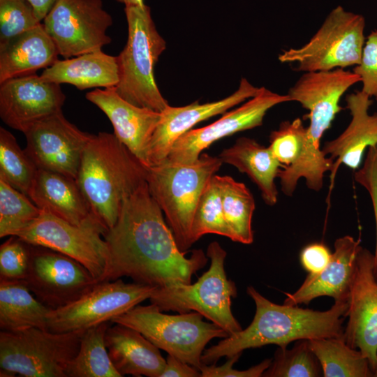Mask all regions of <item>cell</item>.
Wrapping results in <instances>:
<instances>
[{"label": "cell", "instance_id": "8d00e7d4", "mask_svg": "<svg viewBox=\"0 0 377 377\" xmlns=\"http://www.w3.org/2000/svg\"><path fill=\"white\" fill-rule=\"evenodd\" d=\"M40 23L34 8L27 0H0V43Z\"/></svg>", "mask_w": 377, "mask_h": 377}, {"label": "cell", "instance_id": "d6a6232c", "mask_svg": "<svg viewBox=\"0 0 377 377\" xmlns=\"http://www.w3.org/2000/svg\"><path fill=\"white\" fill-rule=\"evenodd\" d=\"M31 200L0 177V237L17 236L40 214Z\"/></svg>", "mask_w": 377, "mask_h": 377}, {"label": "cell", "instance_id": "7bdbcfd3", "mask_svg": "<svg viewBox=\"0 0 377 377\" xmlns=\"http://www.w3.org/2000/svg\"><path fill=\"white\" fill-rule=\"evenodd\" d=\"M160 377H201V373L198 369L168 355Z\"/></svg>", "mask_w": 377, "mask_h": 377}, {"label": "cell", "instance_id": "52a82bcc", "mask_svg": "<svg viewBox=\"0 0 377 377\" xmlns=\"http://www.w3.org/2000/svg\"><path fill=\"white\" fill-rule=\"evenodd\" d=\"M195 311L168 315L155 304L137 305L112 319L140 332L158 348L182 361L200 369L206 345L214 338L229 336L223 329L202 320Z\"/></svg>", "mask_w": 377, "mask_h": 377}, {"label": "cell", "instance_id": "bcb514c9", "mask_svg": "<svg viewBox=\"0 0 377 377\" xmlns=\"http://www.w3.org/2000/svg\"><path fill=\"white\" fill-rule=\"evenodd\" d=\"M373 376L377 377V363L375 368L373 370Z\"/></svg>", "mask_w": 377, "mask_h": 377}, {"label": "cell", "instance_id": "7402d4cb", "mask_svg": "<svg viewBox=\"0 0 377 377\" xmlns=\"http://www.w3.org/2000/svg\"><path fill=\"white\" fill-rule=\"evenodd\" d=\"M362 90L346 97V108L351 119L345 130L336 138L325 143L322 150L334 161L331 172L332 183L341 164L358 169L364 153L377 145V112L369 114L372 100Z\"/></svg>", "mask_w": 377, "mask_h": 377}, {"label": "cell", "instance_id": "4dcf8cb0", "mask_svg": "<svg viewBox=\"0 0 377 377\" xmlns=\"http://www.w3.org/2000/svg\"><path fill=\"white\" fill-rule=\"evenodd\" d=\"M108 322L87 329L79 350L66 371L67 377H121L113 365L105 341Z\"/></svg>", "mask_w": 377, "mask_h": 377}, {"label": "cell", "instance_id": "484cf974", "mask_svg": "<svg viewBox=\"0 0 377 377\" xmlns=\"http://www.w3.org/2000/svg\"><path fill=\"white\" fill-rule=\"evenodd\" d=\"M48 82L70 84L80 90L115 87L119 82L117 57L101 50L57 59L40 75Z\"/></svg>", "mask_w": 377, "mask_h": 377}, {"label": "cell", "instance_id": "ee69618b", "mask_svg": "<svg viewBox=\"0 0 377 377\" xmlns=\"http://www.w3.org/2000/svg\"><path fill=\"white\" fill-rule=\"evenodd\" d=\"M34 8L40 20L43 21L58 0H27Z\"/></svg>", "mask_w": 377, "mask_h": 377}, {"label": "cell", "instance_id": "f35d334b", "mask_svg": "<svg viewBox=\"0 0 377 377\" xmlns=\"http://www.w3.org/2000/svg\"><path fill=\"white\" fill-rule=\"evenodd\" d=\"M353 71L360 77L361 90L377 101V30L367 36L360 63Z\"/></svg>", "mask_w": 377, "mask_h": 377}, {"label": "cell", "instance_id": "2e32d148", "mask_svg": "<svg viewBox=\"0 0 377 377\" xmlns=\"http://www.w3.org/2000/svg\"><path fill=\"white\" fill-rule=\"evenodd\" d=\"M289 101L287 94H279L262 87L258 94L239 108L226 112L214 123L191 129L180 136L174 142L166 159L179 163H193L214 142L237 132L262 126L269 110Z\"/></svg>", "mask_w": 377, "mask_h": 377}, {"label": "cell", "instance_id": "7a4b0ae2", "mask_svg": "<svg viewBox=\"0 0 377 377\" xmlns=\"http://www.w3.org/2000/svg\"><path fill=\"white\" fill-rule=\"evenodd\" d=\"M246 292L256 305L252 322L246 329L205 349L201 356L203 364H215L221 357L228 358L246 349L269 344L286 348L300 339L343 337L347 301H334L330 309L320 311L275 304L251 286Z\"/></svg>", "mask_w": 377, "mask_h": 377}, {"label": "cell", "instance_id": "8992f818", "mask_svg": "<svg viewBox=\"0 0 377 377\" xmlns=\"http://www.w3.org/2000/svg\"><path fill=\"white\" fill-rule=\"evenodd\" d=\"M207 256L210 266L195 283L157 288L149 300L162 311L198 312L230 335L242 328L231 311V300L237 291L225 272L227 253L219 242H213L207 247Z\"/></svg>", "mask_w": 377, "mask_h": 377}, {"label": "cell", "instance_id": "d590c367", "mask_svg": "<svg viewBox=\"0 0 377 377\" xmlns=\"http://www.w3.org/2000/svg\"><path fill=\"white\" fill-rule=\"evenodd\" d=\"M307 138V128L300 118L283 121L278 129L271 132L269 147L282 164L281 168L290 167L298 161Z\"/></svg>", "mask_w": 377, "mask_h": 377}, {"label": "cell", "instance_id": "3957f363", "mask_svg": "<svg viewBox=\"0 0 377 377\" xmlns=\"http://www.w3.org/2000/svg\"><path fill=\"white\" fill-rule=\"evenodd\" d=\"M147 175V167L114 133L100 132L84 149L76 180L91 214L108 230Z\"/></svg>", "mask_w": 377, "mask_h": 377}, {"label": "cell", "instance_id": "83f0119b", "mask_svg": "<svg viewBox=\"0 0 377 377\" xmlns=\"http://www.w3.org/2000/svg\"><path fill=\"white\" fill-rule=\"evenodd\" d=\"M50 310L35 297L24 280L0 279L1 330H47Z\"/></svg>", "mask_w": 377, "mask_h": 377}, {"label": "cell", "instance_id": "836d02e7", "mask_svg": "<svg viewBox=\"0 0 377 377\" xmlns=\"http://www.w3.org/2000/svg\"><path fill=\"white\" fill-rule=\"evenodd\" d=\"M206 234H216L231 239V232L224 218L217 175L212 176L198 202L191 226L193 243Z\"/></svg>", "mask_w": 377, "mask_h": 377}, {"label": "cell", "instance_id": "e0dca14e", "mask_svg": "<svg viewBox=\"0 0 377 377\" xmlns=\"http://www.w3.org/2000/svg\"><path fill=\"white\" fill-rule=\"evenodd\" d=\"M374 254L361 246L348 298V322L343 338L368 359L373 370L377 363V281L373 271Z\"/></svg>", "mask_w": 377, "mask_h": 377}, {"label": "cell", "instance_id": "30bf717a", "mask_svg": "<svg viewBox=\"0 0 377 377\" xmlns=\"http://www.w3.org/2000/svg\"><path fill=\"white\" fill-rule=\"evenodd\" d=\"M107 230L96 219L77 226L42 211L17 237L73 258L101 282L109 260L108 246L103 238Z\"/></svg>", "mask_w": 377, "mask_h": 377}, {"label": "cell", "instance_id": "277c9868", "mask_svg": "<svg viewBox=\"0 0 377 377\" xmlns=\"http://www.w3.org/2000/svg\"><path fill=\"white\" fill-rule=\"evenodd\" d=\"M128 39L117 56L119 82L117 93L140 108L162 112L168 105L155 80L154 68L166 42L158 32L146 4L124 8Z\"/></svg>", "mask_w": 377, "mask_h": 377}, {"label": "cell", "instance_id": "8fae6325", "mask_svg": "<svg viewBox=\"0 0 377 377\" xmlns=\"http://www.w3.org/2000/svg\"><path fill=\"white\" fill-rule=\"evenodd\" d=\"M156 288L135 282L127 283L119 279L99 282L74 302L51 309L47 330L55 333L69 332L111 322L149 299Z\"/></svg>", "mask_w": 377, "mask_h": 377}, {"label": "cell", "instance_id": "4fadbf2b", "mask_svg": "<svg viewBox=\"0 0 377 377\" xmlns=\"http://www.w3.org/2000/svg\"><path fill=\"white\" fill-rule=\"evenodd\" d=\"M24 280L35 297L51 309L74 302L99 283L77 260L33 244Z\"/></svg>", "mask_w": 377, "mask_h": 377}, {"label": "cell", "instance_id": "9c48e42d", "mask_svg": "<svg viewBox=\"0 0 377 377\" xmlns=\"http://www.w3.org/2000/svg\"><path fill=\"white\" fill-rule=\"evenodd\" d=\"M365 19L341 6L333 8L310 40L299 47L283 50L278 57L283 64H295L297 71H327L360 63Z\"/></svg>", "mask_w": 377, "mask_h": 377}, {"label": "cell", "instance_id": "ac0fdd59", "mask_svg": "<svg viewBox=\"0 0 377 377\" xmlns=\"http://www.w3.org/2000/svg\"><path fill=\"white\" fill-rule=\"evenodd\" d=\"M0 84V117L7 126L22 133L36 121L61 112L66 100L60 84L35 73Z\"/></svg>", "mask_w": 377, "mask_h": 377}, {"label": "cell", "instance_id": "6da1fadb", "mask_svg": "<svg viewBox=\"0 0 377 377\" xmlns=\"http://www.w3.org/2000/svg\"><path fill=\"white\" fill-rule=\"evenodd\" d=\"M162 212L146 181L124 200L116 223L103 235L109 260L102 281L128 276L157 288L191 283L192 276L207 264V256L195 249L186 257Z\"/></svg>", "mask_w": 377, "mask_h": 377}, {"label": "cell", "instance_id": "e575fe53", "mask_svg": "<svg viewBox=\"0 0 377 377\" xmlns=\"http://www.w3.org/2000/svg\"><path fill=\"white\" fill-rule=\"evenodd\" d=\"M320 364L313 352L309 339L295 341L290 348L278 347L265 377H319Z\"/></svg>", "mask_w": 377, "mask_h": 377}, {"label": "cell", "instance_id": "4316f807", "mask_svg": "<svg viewBox=\"0 0 377 377\" xmlns=\"http://www.w3.org/2000/svg\"><path fill=\"white\" fill-rule=\"evenodd\" d=\"M223 163L245 173L259 188L264 202L274 205L278 200L275 179L282 168L269 147L246 137L238 138L235 144L223 149L219 156Z\"/></svg>", "mask_w": 377, "mask_h": 377}, {"label": "cell", "instance_id": "9a60e30c", "mask_svg": "<svg viewBox=\"0 0 377 377\" xmlns=\"http://www.w3.org/2000/svg\"><path fill=\"white\" fill-rule=\"evenodd\" d=\"M353 71L337 68L327 71L304 72L286 94L290 101L299 103L309 111L304 119L309 140L320 148V139L342 110L340 101L353 85L360 82Z\"/></svg>", "mask_w": 377, "mask_h": 377}, {"label": "cell", "instance_id": "d6986e66", "mask_svg": "<svg viewBox=\"0 0 377 377\" xmlns=\"http://www.w3.org/2000/svg\"><path fill=\"white\" fill-rule=\"evenodd\" d=\"M261 87L251 84L246 78L240 80L238 89L221 100L200 104L198 101L182 107L170 105L161 112V120L149 144L148 167L161 163L168 157L174 142L199 122L228 109L258 94Z\"/></svg>", "mask_w": 377, "mask_h": 377}, {"label": "cell", "instance_id": "cb8c5ba5", "mask_svg": "<svg viewBox=\"0 0 377 377\" xmlns=\"http://www.w3.org/2000/svg\"><path fill=\"white\" fill-rule=\"evenodd\" d=\"M105 341L110 360L121 376H161L166 360L159 348L138 330L115 323L108 327Z\"/></svg>", "mask_w": 377, "mask_h": 377}, {"label": "cell", "instance_id": "ba28073f", "mask_svg": "<svg viewBox=\"0 0 377 377\" xmlns=\"http://www.w3.org/2000/svg\"><path fill=\"white\" fill-rule=\"evenodd\" d=\"M86 330L63 333L38 327L1 330V376L67 377V369Z\"/></svg>", "mask_w": 377, "mask_h": 377}, {"label": "cell", "instance_id": "f6af8a7d", "mask_svg": "<svg viewBox=\"0 0 377 377\" xmlns=\"http://www.w3.org/2000/svg\"><path fill=\"white\" fill-rule=\"evenodd\" d=\"M117 2L127 6H135L144 3V0H115Z\"/></svg>", "mask_w": 377, "mask_h": 377}, {"label": "cell", "instance_id": "b9f144b4", "mask_svg": "<svg viewBox=\"0 0 377 377\" xmlns=\"http://www.w3.org/2000/svg\"><path fill=\"white\" fill-rule=\"evenodd\" d=\"M332 254V253L324 244H310L300 252V263L308 274L315 275L327 267L331 260Z\"/></svg>", "mask_w": 377, "mask_h": 377}, {"label": "cell", "instance_id": "f1b7e54d", "mask_svg": "<svg viewBox=\"0 0 377 377\" xmlns=\"http://www.w3.org/2000/svg\"><path fill=\"white\" fill-rule=\"evenodd\" d=\"M325 377L373 376L368 359L357 349L349 346L343 337L310 339Z\"/></svg>", "mask_w": 377, "mask_h": 377}, {"label": "cell", "instance_id": "603a6c76", "mask_svg": "<svg viewBox=\"0 0 377 377\" xmlns=\"http://www.w3.org/2000/svg\"><path fill=\"white\" fill-rule=\"evenodd\" d=\"M28 197L42 211L74 225L96 219L77 180L58 172L38 169Z\"/></svg>", "mask_w": 377, "mask_h": 377}, {"label": "cell", "instance_id": "f546056e", "mask_svg": "<svg viewBox=\"0 0 377 377\" xmlns=\"http://www.w3.org/2000/svg\"><path fill=\"white\" fill-rule=\"evenodd\" d=\"M224 218L231 240L244 244L253 241L252 217L256 208L253 196L246 185L230 176L217 175Z\"/></svg>", "mask_w": 377, "mask_h": 377}, {"label": "cell", "instance_id": "ffe728a7", "mask_svg": "<svg viewBox=\"0 0 377 377\" xmlns=\"http://www.w3.org/2000/svg\"><path fill=\"white\" fill-rule=\"evenodd\" d=\"M85 96L105 114L117 139L148 168V147L161 112L128 103L117 93L114 87L96 88Z\"/></svg>", "mask_w": 377, "mask_h": 377}, {"label": "cell", "instance_id": "1f68e13d", "mask_svg": "<svg viewBox=\"0 0 377 377\" xmlns=\"http://www.w3.org/2000/svg\"><path fill=\"white\" fill-rule=\"evenodd\" d=\"M38 168L8 131L0 128V177L29 195Z\"/></svg>", "mask_w": 377, "mask_h": 377}, {"label": "cell", "instance_id": "5bb4252c", "mask_svg": "<svg viewBox=\"0 0 377 377\" xmlns=\"http://www.w3.org/2000/svg\"><path fill=\"white\" fill-rule=\"evenodd\" d=\"M23 133L24 150L38 169L77 179L83 152L93 135L68 121L62 111L36 121Z\"/></svg>", "mask_w": 377, "mask_h": 377}, {"label": "cell", "instance_id": "5b68a950", "mask_svg": "<svg viewBox=\"0 0 377 377\" xmlns=\"http://www.w3.org/2000/svg\"><path fill=\"white\" fill-rule=\"evenodd\" d=\"M222 163L219 156L201 154L191 163L165 159L147 168L146 182L150 193L165 213L177 246L183 252L193 244L191 226L198 202Z\"/></svg>", "mask_w": 377, "mask_h": 377}, {"label": "cell", "instance_id": "d4e9b609", "mask_svg": "<svg viewBox=\"0 0 377 377\" xmlns=\"http://www.w3.org/2000/svg\"><path fill=\"white\" fill-rule=\"evenodd\" d=\"M58 55L54 40L40 23L0 43V84L45 69L59 59Z\"/></svg>", "mask_w": 377, "mask_h": 377}, {"label": "cell", "instance_id": "ab89813d", "mask_svg": "<svg viewBox=\"0 0 377 377\" xmlns=\"http://www.w3.org/2000/svg\"><path fill=\"white\" fill-rule=\"evenodd\" d=\"M355 181L369 193L374 209L376 226V244L373 271L377 281V145L368 148L362 166L355 172Z\"/></svg>", "mask_w": 377, "mask_h": 377}, {"label": "cell", "instance_id": "44dd1931", "mask_svg": "<svg viewBox=\"0 0 377 377\" xmlns=\"http://www.w3.org/2000/svg\"><path fill=\"white\" fill-rule=\"evenodd\" d=\"M334 247L327 267L317 274H308L295 293H286L284 304H306L322 296L331 297L334 301H348L361 248L360 240L346 235L337 239Z\"/></svg>", "mask_w": 377, "mask_h": 377}, {"label": "cell", "instance_id": "7c38bea8", "mask_svg": "<svg viewBox=\"0 0 377 377\" xmlns=\"http://www.w3.org/2000/svg\"><path fill=\"white\" fill-rule=\"evenodd\" d=\"M43 21L64 59L101 50L111 43L106 31L112 18L102 0H58Z\"/></svg>", "mask_w": 377, "mask_h": 377}, {"label": "cell", "instance_id": "74e56055", "mask_svg": "<svg viewBox=\"0 0 377 377\" xmlns=\"http://www.w3.org/2000/svg\"><path fill=\"white\" fill-rule=\"evenodd\" d=\"M30 260V244L10 236L0 246V279L24 280Z\"/></svg>", "mask_w": 377, "mask_h": 377}, {"label": "cell", "instance_id": "60d3db41", "mask_svg": "<svg viewBox=\"0 0 377 377\" xmlns=\"http://www.w3.org/2000/svg\"><path fill=\"white\" fill-rule=\"evenodd\" d=\"M241 354L238 353L228 357L226 363L221 366L203 364L199 369L201 377H260L272 362V359L268 358L248 369L237 370L233 368V365L237 362Z\"/></svg>", "mask_w": 377, "mask_h": 377}]
</instances>
